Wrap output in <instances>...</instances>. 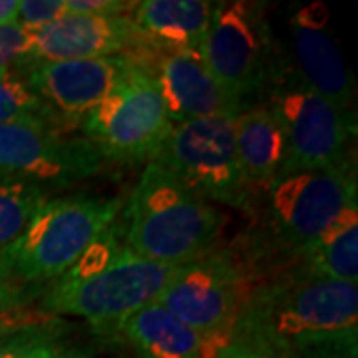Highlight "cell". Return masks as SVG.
Listing matches in <instances>:
<instances>
[{"instance_id":"6da1fadb","label":"cell","mask_w":358,"mask_h":358,"mask_svg":"<svg viewBox=\"0 0 358 358\" xmlns=\"http://www.w3.org/2000/svg\"><path fill=\"white\" fill-rule=\"evenodd\" d=\"M303 352L331 343L358 341V289L299 267L253 287L237 315Z\"/></svg>"},{"instance_id":"7a4b0ae2","label":"cell","mask_w":358,"mask_h":358,"mask_svg":"<svg viewBox=\"0 0 358 358\" xmlns=\"http://www.w3.org/2000/svg\"><path fill=\"white\" fill-rule=\"evenodd\" d=\"M223 217L159 162L145 164L126 205V247L167 267L215 251Z\"/></svg>"},{"instance_id":"3957f363","label":"cell","mask_w":358,"mask_h":358,"mask_svg":"<svg viewBox=\"0 0 358 358\" xmlns=\"http://www.w3.org/2000/svg\"><path fill=\"white\" fill-rule=\"evenodd\" d=\"M120 207V199L92 193L46 199L24 233L0 253V271L18 287L54 285L114 225Z\"/></svg>"},{"instance_id":"277c9868","label":"cell","mask_w":358,"mask_h":358,"mask_svg":"<svg viewBox=\"0 0 358 358\" xmlns=\"http://www.w3.org/2000/svg\"><path fill=\"white\" fill-rule=\"evenodd\" d=\"M261 197L271 237L287 253L301 257L348 211L358 209L355 157L329 169L279 176Z\"/></svg>"},{"instance_id":"5b68a950","label":"cell","mask_w":358,"mask_h":358,"mask_svg":"<svg viewBox=\"0 0 358 358\" xmlns=\"http://www.w3.org/2000/svg\"><path fill=\"white\" fill-rule=\"evenodd\" d=\"M178 267H167L122 247L100 271L86 277H68L50 285L42 308L48 315L86 319L98 331L112 333L122 320L155 303Z\"/></svg>"},{"instance_id":"8992f818","label":"cell","mask_w":358,"mask_h":358,"mask_svg":"<svg viewBox=\"0 0 358 358\" xmlns=\"http://www.w3.org/2000/svg\"><path fill=\"white\" fill-rule=\"evenodd\" d=\"M171 128L152 70L134 58L128 72L82 124L84 138L103 162L129 166L157 159Z\"/></svg>"},{"instance_id":"52a82bcc","label":"cell","mask_w":358,"mask_h":358,"mask_svg":"<svg viewBox=\"0 0 358 358\" xmlns=\"http://www.w3.org/2000/svg\"><path fill=\"white\" fill-rule=\"evenodd\" d=\"M199 54L221 90L241 108L271 88L281 66L263 2H213Z\"/></svg>"},{"instance_id":"ba28073f","label":"cell","mask_w":358,"mask_h":358,"mask_svg":"<svg viewBox=\"0 0 358 358\" xmlns=\"http://www.w3.org/2000/svg\"><path fill=\"white\" fill-rule=\"evenodd\" d=\"M265 103L279 120L287 141V157L279 176L329 169L352 159L350 143L357 136V115L343 114L310 92L293 70L279 66Z\"/></svg>"},{"instance_id":"9c48e42d","label":"cell","mask_w":358,"mask_h":358,"mask_svg":"<svg viewBox=\"0 0 358 358\" xmlns=\"http://www.w3.org/2000/svg\"><path fill=\"white\" fill-rule=\"evenodd\" d=\"M251 289L245 265L235 253L231 249H215L176 268L155 303L192 327L213 358L215 350L227 341Z\"/></svg>"},{"instance_id":"30bf717a","label":"cell","mask_w":358,"mask_h":358,"mask_svg":"<svg viewBox=\"0 0 358 358\" xmlns=\"http://www.w3.org/2000/svg\"><path fill=\"white\" fill-rule=\"evenodd\" d=\"M233 122L235 117H203L173 126L154 162L207 203L249 211L253 197L241 176Z\"/></svg>"},{"instance_id":"8fae6325","label":"cell","mask_w":358,"mask_h":358,"mask_svg":"<svg viewBox=\"0 0 358 358\" xmlns=\"http://www.w3.org/2000/svg\"><path fill=\"white\" fill-rule=\"evenodd\" d=\"M103 157L86 138L34 124H0V173L60 189L100 173Z\"/></svg>"},{"instance_id":"7c38bea8","label":"cell","mask_w":358,"mask_h":358,"mask_svg":"<svg viewBox=\"0 0 358 358\" xmlns=\"http://www.w3.org/2000/svg\"><path fill=\"white\" fill-rule=\"evenodd\" d=\"M131 66L129 54L90 60L34 62L22 68L28 86L48 108L56 128H82L88 114L114 90Z\"/></svg>"},{"instance_id":"4fadbf2b","label":"cell","mask_w":358,"mask_h":358,"mask_svg":"<svg viewBox=\"0 0 358 358\" xmlns=\"http://www.w3.org/2000/svg\"><path fill=\"white\" fill-rule=\"evenodd\" d=\"M294 74L310 92L343 114H355V78L331 30V14L322 2L296 8L289 18Z\"/></svg>"},{"instance_id":"5bb4252c","label":"cell","mask_w":358,"mask_h":358,"mask_svg":"<svg viewBox=\"0 0 358 358\" xmlns=\"http://www.w3.org/2000/svg\"><path fill=\"white\" fill-rule=\"evenodd\" d=\"M134 44H140V36L128 16L64 14L56 22L32 32V48L22 66L108 58L124 54Z\"/></svg>"},{"instance_id":"9a60e30c","label":"cell","mask_w":358,"mask_h":358,"mask_svg":"<svg viewBox=\"0 0 358 358\" xmlns=\"http://www.w3.org/2000/svg\"><path fill=\"white\" fill-rule=\"evenodd\" d=\"M152 74L173 126L203 117H237L243 110L209 74L199 52L164 50Z\"/></svg>"},{"instance_id":"2e32d148","label":"cell","mask_w":358,"mask_h":358,"mask_svg":"<svg viewBox=\"0 0 358 358\" xmlns=\"http://www.w3.org/2000/svg\"><path fill=\"white\" fill-rule=\"evenodd\" d=\"M233 131L245 187L257 199L267 192L285 164V134L265 102L245 106L233 122Z\"/></svg>"},{"instance_id":"e0dca14e","label":"cell","mask_w":358,"mask_h":358,"mask_svg":"<svg viewBox=\"0 0 358 358\" xmlns=\"http://www.w3.org/2000/svg\"><path fill=\"white\" fill-rule=\"evenodd\" d=\"M213 2L205 0H145L136 2L131 24L140 42H154L162 50L201 52L209 30Z\"/></svg>"},{"instance_id":"ac0fdd59","label":"cell","mask_w":358,"mask_h":358,"mask_svg":"<svg viewBox=\"0 0 358 358\" xmlns=\"http://www.w3.org/2000/svg\"><path fill=\"white\" fill-rule=\"evenodd\" d=\"M138 358H211L199 334L159 303L131 313L115 329Z\"/></svg>"},{"instance_id":"d6986e66","label":"cell","mask_w":358,"mask_h":358,"mask_svg":"<svg viewBox=\"0 0 358 358\" xmlns=\"http://www.w3.org/2000/svg\"><path fill=\"white\" fill-rule=\"evenodd\" d=\"M303 268L319 277L357 285L358 209L348 211L333 229L324 233L301 255Z\"/></svg>"},{"instance_id":"ffe728a7","label":"cell","mask_w":358,"mask_h":358,"mask_svg":"<svg viewBox=\"0 0 358 358\" xmlns=\"http://www.w3.org/2000/svg\"><path fill=\"white\" fill-rule=\"evenodd\" d=\"M0 358H94V350L68 333L60 320H44L2 338Z\"/></svg>"},{"instance_id":"44dd1931","label":"cell","mask_w":358,"mask_h":358,"mask_svg":"<svg viewBox=\"0 0 358 358\" xmlns=\"http://www.w3.org/2000/svg\"><path fill=\"white\" fill-rule=\"evenodd\" d=\"M46 199L48 189L32 181L0 173V253L24 233Z\"/></svg>"},{"instance_id":"7402d4cb","label":"cell","mask_w":358,"mask_h":358,"mask_svg":"<svg viewBox=\"0 0 358 358\" xmlns=\"http://www.w3.org/2000/svg\"><path fill=\"white\" fill-rule=\"evenodd\" d=\"M0 124H34L58 129L48 108L16 68H0Z\"/></svg>"},{"instance_id":"603a6c76","label":"cell","mask_w":358,"mask_h":358,"mask_svg":"<svg viewBox=\"0 0 358 358\" xmlns=\"http://www.w3.org/2000/svg\"><path fill=\"white\" fill-rule=\"evenodd\" d=\"M213 358H301L299 352L275 336L235 320L229 336Z\"/></svg>"},{"instance_id":"cb8c5ba5","label":"cell","mask_w":358,"mask_h":358,"mask_svg":"<svg viewBox=\"0 0 358 358\" xmlns=\"http://www.w3.org/2000/svg\"><path fill=\"white\" fill-rule=\"evenodd\" d=\"M32 48V32L18 22L0 26V68H20Z\"/></svg>"},{"instance_id":"d4e9b609","label":"cell","mask_w":358,"mask_h":358,"mask_svg":"<svg viewBox=\"0 0 358 358\" xmlns=\"http://www.w3.org/2000/svg\"><path fill=\"white\" fill-rule=\"evenodd\" d=\"M66 13V0H20L18 24L26 30L36 32L44 26L56 22Z\"/></svg>"},{"instance_id":"484cf974","label":"cell","mask_w":358,"mask_h":358,"mask_svg":"<svg viewBox=\"0 0 358 358\" xmlns=\"http://www.w3.org/2000/svg\"><path fill=\"white\" fill-rule=\"evenodd\" d=\"M134 6L136 2L124 0H66V13L88 16H126Z\"/></svg>"},{"instance_id":"4316f807","label":"cell","mask_w":358,"mask_h":358,"mask_svg":"<svg viewBox=\"0 0 358 358\" xmlns=\"http://www.w3.org/2000/svg\"><path fill=\"white\" fill-rule=\"evenodd\" d=\"M26 291L13 282L2 271H0V315L13 313L24 303Z\"/></svg>"},{"instance_id":"83f0119b","label":"cell","mask_w":358,"mask_h":358,"mask_svg":"<svg viewBox=\"0 0 358 358\" xmlns=\"http://www.w3.org/2000/svg\"><path fill=\"white\" fill-rule=\"evenodd\" d=\"M20 0H0V26L14 24L18 20Z\"/></svg>"}]
</instances>
